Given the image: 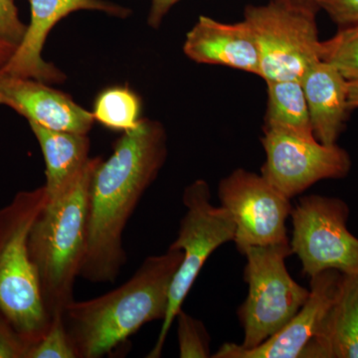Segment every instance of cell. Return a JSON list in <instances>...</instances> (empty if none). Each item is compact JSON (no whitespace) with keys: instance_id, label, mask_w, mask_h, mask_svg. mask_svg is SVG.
Returning <instances> with one entry per match:
<instances>
[{"instance_id":"1","label":"cell","mask_w":358,"mask_h":358,"mask_svg":"<svg viewBox=\"0 0 358 358\" xmlns=\"http://www.w3.org/2000/svg\"><path fill=\"white\" fill-rule=\"evenodd\" d=\"M167 157V136L157 121L141 120L101 159L89 190L88 234L80 278L94 284L114 282L127 263L122 235L143 194Z\"/></svg>"},{"instance_id":"2","label":"cell","mask_w":358,"mask_h":358,"mask_svg":"<svg viewBox=\"0 0 358 358\" xmlns=\"http://www.w3.org/2000/svg\"><path fill=\"white\" fill-rule=\"evenodd\" d=\"M180 250L150 256L131 279L109 293L73 301L63 312L77 358H100L128 341L141 327L164 320L174 275L182 261Z\"/></svg>"},{"instance_id":"3","label":"cell","mask_w":358,"mask_h":358,"mask_svg":"<svg viewBox=\"0 0 358 358\" xmlns=\"http://www.w3.org/2000/svg\"><path fill=\"white\" fill-rule=\"evenodd\" d=\"M101 159H90L67 192L47 199L30 229V258L51 320L74 301V285L86 253L90 185Z\"/></svg>"},{"instance_id":"4","label":"cell","mask_w":358,"mask_h":358,"mask_svg":"<svg viewBox=\"0 0 358 358\" xmlns=\"http://www.w3.org/2000/svg\"><path fill=\"white\" fill-rule=\"evenodd\" d=\"M46 202L43 185L17 193L0 209V313L30 345L51 324L28 249L32 224Z\"/></svg>"},{"instance_id":"5","label":"cell","mask_w":358,"mask_h":358,"mask_svg":"<svg viewBox=\"0 0 358 358\" xmlns=\"http://www.w3.org/2000/svg\"><path fill=\"white\" fill-rule=\"evenodd\" d=\"M306 0H270L263 6H248L244 20L253 32L264 81H301L320 60L317 11Z\"/></svg>"},{"instance_id":"6","label":"cell","mask_w":358,"mask_h":358,"mask_svg":"<svg viewBox=\"0 0 358 358\" xmlns=\"http://www.w3.org/2000/svg\"><path fill=\"white\" fill-rule=\"evenodd\" d=\"M292 254L289 242L245 252L248 294L238 310L244 348H257L281 331L307 301L310 289L294 281L287 270L286 259Z\"/></svg>"},{"instance_id":"7","label":"cell","mask_w":358,"mask_h":358,"mask_svg":"<svg viewBox=\"0 0 358 358\" xmlns=\"http://www.w3.org/2000/svg\"><path fill=\"white\" fill-rule=\"evenodd\" d=\"M182 201L186 213L181 219L178 238L169 246L182 252V261L174 275L166 317L148 358L162 357L176 315L205 262L221 245L233 241L235 237L236 227L232 216L224 207L211 204L210 187L206 181L199 179L188 185L183 192Z\"/></svg>"},{"instance_id":"8","label":"cell","mask_w":358,"mask_h":358,"mask_svg":"<svg viewBox=\"0 0 358 358\" xmlns=\"http://www.w3.org/2000/svg\"><path fill=\"white\" fill-rule=\"evenodd\" d=\"M292 253L310 278L334 270L358 274V238L348 229L350 208L336 197H301L292 210Z\"/></svg>"},{"instance_id":"9","label":"cell","mask_w":358,"mask_h":358,"mask_svg":"<svg viewBox=\"0 0 358 358\" xmlns=\"http://www.w3.org/2000/svg\"><path fill=\"white\" fill-rule=\"evenodd\" d=\"M218 196L234 220L233 242L240 253L244 255L252 247L289 242L286 221L293 210L291 199L262 174L236 169L220 181Z\"/></svg>"},{"instance_id":"10","label":"cell","mask_w":358,"mask_h":358,"mask_svg":"<svg viewBox=\"0 0 358 358\" xmlns=\"http://www.w3.org/2000/svg\"><path fill=\"white\" fill-rule=\"evenodd\" d=\"M266 162L261 174L291 199L324 179L345 178L352 159L338 145H324L288 131L264 129Z\"/></svg>"},{"instance_id":"11","label":"cell","mask_w":358,"mask_h":358,"mask_svg":"<svg viewBox=\"0 0 358 358\" xmlns=\"http://www.w3.org/2000/svg\"><path fill=\"white\" fill-rule=\"evenodd\" d=\"M343 274L329 270L310 278L305 305L281 331L254 348L224 343L213 358H301L338 296Z\"/></svg>"},{"instance_id":"12","label":"cell","mask_w":358,"mask_h":358,"mask_svg":"<svg viewBox=\"0 0 358 358\" xmlns=\"http://www.w3.org/2000/svg\"><path fill=\"white\" fill-rule=\"evenodd\" d=\"M31 21L24 39L13 57L0 71L6 74L38 80L44 83H61L64 74L42 58L47 37L59 21L76 11H101L124 18L131 13L126 7L106 0H29Z\"/></svg>"},{"instance_id":"13","label":"cell","mask_w":358,"mask_h":358,"mask_svg":"<svg viewBox=\"0 0 358 358\" xmlns=\"http://www.w3.org/2000/svg\"><path fill=\"white\" fill-rule=\"evenodd\" d=\"M0 105L23 115L28 122L56 131L88 134L93 115L70 96L31 78L14 76L0 71Z\"/></svg>"},{"instance_id":"14","label":"cell","mask_w":358,"mask_h":358,"mask_svg":"<svg viewBox=\"0 0 358 358\" xmlns=\"http://www.w3.org/2000/svg\"><path fill=\"white\" fill-rule=\"evenodd\" d=\"M183 52L199 64L225 66L260 76L258 47L244 20L224 23L199 16L186 35Z\"/></svg>"},{"instance_id":"15","label":"cell","mask_w":358,"mask_h":358,"mask_svg":"<svg viewBox=\"0 0 358 358\" xmlns=\"http://www.w3.org/2000/svg\"><path fill=\"white\" fill-rule=\"evenodd\" d=\"M313 134L324 145H336L348 113V81L333 65L319 60L301 80Z\"/></svg>"},{"instance_id":"16","label":"cell","mask_w":358,"mask_h":358,"mask_svg":"<svg viewBox=\"0 0 358 358\" xmlns=\"http://www.w3.org/2000/svg\"><path fill=\"white\" fill-rule=\"evenodd\" d=\"M301 358H358V274H343L338 296Z\"/></svg>"},{"instance_id":"17","label":"cell","mask_w":358,"mask_h":358,"mask_svg":"<svg viewBox=\"0 0 358 358\" xmlns=\"http://www.w3.org/2000/svg\"><path fill=\"white\" fill-rule=\"evenodd\" d=\"M38 141L45 166L47 199H54L76 182L90 162V140L87 134L56 131L29 122Z\"/></svg>"},{"instance_id":"18","label":"cell","mask_w":358,"mask_h":358,"mask_svg":"<svg viewBox=\"0 0 358 358\" xmlns=\"http://www.w3.org/2000/svg\"><path fill=\"white\" fill-rule=\"evenodd\" d=\"M268 108L264 129L288 131L305 138H315L301 81L267 82Z\"/></svg>"},{"instance_id":"19","label":"cell","mask_w":358,"mask_h":358,"mask_svg":"<svg viewBox=\"0 0 358 358\" xmlns=\"http://www.w3.org/2000/svg\"><path fill=\"white\" fill-rule=\"evenodd\" d=\"M141 109L140 98L134 92L127 87H113L96 96L92 115L106 128L127 133L140 124Z\"/></svg>"},{"instance_id":"20","label":"cell","mask_w":358,"mask_h":358,"mask_svg":"<svg viewBox=\"0 0 358 358\" xmlns=\"http://www.w3.org/2000/svg\"><path fill=\"white\" fill-rule=\"evenodd\" d=\"M320 60L333 65L348 82L358 80V24L345 26L320 41Z\"/></svg>"},{"instance_id":"21","label":"cell","mask_w":358,"mask_h":358,"mask_svg":"<svg viewBox=\"0 0 358 358\" xmlns=\"http://www.w3.org/2000/svg\"><path fill=\"white\" fill-rule=\"evenodd\" d=\"M178 322L179 357H211L210 336L203 322L181 308L176 317Z\"/></svg>"},{"instance_id":"22","label":"cell","mask_w":358,"mask_h":358,"mask_svg":"<svg viewBox=\"0 0 358 358\" xmlns=\"http://www.w3.org/2000/svg\"><path fill=\"white\" fill-rule=\"evenodd\" d=\"M26 358H77L66 329L63 313L52 317L46 333L37 343L30 345Z\"/></svg>"},{"instance_id":"23","label":"cell","mask_w":358,"mask_h":358,"mask_svg":"<svg viewBox=\"0 0 358 358\" xmlns=\"http://www.w3.org/2000/svg\"><path fill=\"white\" fill-rule=\"evenodd\" d=\"M27 28L20 20L13 0H0V39L18 47Z\"/></svg>"},{"instance_id":"24","label":"cell","mask_w":358,"mask_h":358,"mask_svg":"<svg viewBox=\"0 0 358 358\" xmlns=\"http://www.w3.org/2000/svg\"><path fill=\"white\" fill-rule=\"evenodd\" d=\"M30 345L0 313V358H26Z\"/></svg>"},{"instance_id":"25","label":"cell","mask_w":358,"mask_h":358,"mask_svg":"<svg viewBox=\"0 0 358 358\" xmlns=\"http://www.w3.org/2000/svg\"><path fill=\"white\" fill-rule=\"evenodd\" d=\"M315 3L341 27L358 24V0H315Z\"/></svg>"},{"instance_id":"26","label":"cell","mask_w":358,"mask_h":358,"mask_svg":"<svg viewBox=\"0 0 358 358\" xmlns=\"http://www.w3.org/2000/svg\"><path fill=\"white\" fill-rule=\"evenodd\" d=\"M180 0H152L150 13H148V25L152 28L159 27L164 16Z\"/></svg>"},{"instance_id":"27","label":"cell","mask_w":358,"mask_h":358,"mask_svg":"<svg viewBox=\"0 0 358 358\" xmlns=\"http://www.w3.org/2000/svg\"><path fill=\"white\" fill-rule=\"evenodd\" d=\"M17 49L15 45L8 43L0 39V69L6 65V63L13 57L14 52Z\"/></svg>"},{"instance_id":"28","label":"cell","mask_w":358,"mask_h":358,"mask_svg":"<svg viewBox=\"0 0 358 358\" xmlns=\"http://www.w3.org/2000/svg\"><path fill=\"white\" fill-rule=\"evenodd\" d=\"M348 106L350 110L358 108V80L348 82Z\"/></svg>"},{"instance_id":"29","label":"cell","mask_w":358,"mask_h":358,"mask_svg":"<svg viewBox=\"0 0 358 358\" xmlns=\"http://www.w3.org/2000/svg\"><path fill=\"white\" fill-rule=\"evenodd\" d=\"M306 1L312 2V3H315V6H317V3H315V0H306Z\"/></svg>"}]
</instances>
